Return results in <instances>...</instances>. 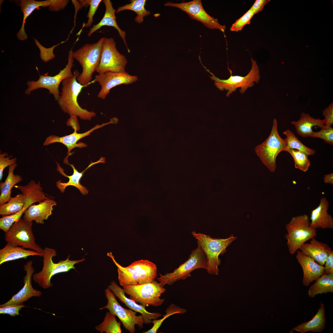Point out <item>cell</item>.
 <instances>
[{"label": "cell", "mask_w": 333, "mask_h": 333, "mask_svg": "<svg viewBox=\"0 0 333 333\" xmlns=\"http://www.w3.org/2000/svg\"><path fill=\"white\" fill-rule=\"evenodd\" d=\"M123 287L125 294L129 296L130 299L139 303L145 307L149 306H160L165 300L160 297L166 291V289L155 280L149 283H138Z\"/></svg>", "instance_id": "9"}, {"label": "cell", "mask_w": 333, "mask_h": 333, "mask_svg": "<svg viewBox=\"0 0 333 333\" xmlns=\"http://www.w3.org/2000/svg\"><path fill=\"white\" fill-rule=\"evenodd\" d=\"M23 303L12 304L0 307V314H7L11 316H14L20 314L19 311L25 307Z\"/></svg>", "instance_id": "44"}, {"label": "cell", "mask_w": 333, "mask_h": 333, "mask_svg": "<svg viewBox=\"0 0 333 333\" xmlns=\"http://www.w3.org/2000/svg\"><path fill=\"white\" fill-rule=\"evenodd\" d=\"M270 0H256L251 8L253 10L254 14L258 13L262 10L266 3L270 1Z\"/></svg>", "instance_id": "48"}, {"label": "cell", "mask_w": 333, "mask_h": 333, "mask_svg": "<svg viewBox=\"0 0 333 333\" xmlns=\"http://www.w3.org/2000/svg\"><path fill=\"white\" fill-rule=\"evenodd\" d=\"M193 236L197 240V244L204 251L207 259L206 270L211 274L217 275L219 269L218 266L220 265V255L225 253L227 247L237 238L232 235L225 239L214 238L210 235L195 231L191 232Z\"/></svg>", "instance_id": "3"}, {"label": "cell", "mask_w": 333, "mask_h": 333, "mask_svg": "<svg viewBox=\"0 0 333 333\" xmlns=\"http://www.w3.org/2000/svg\"><path fill=\"white\" fill-rule=\"evenodd\" d=\"M25 202V198L22 193L11 197L8 202L0 205V215L4 216L14 214L23 209Z\"/></svg>", "instance_id": "35"}, {"label": "cell", "mask_w": 333, "mask_h": 333, "mask_svg": "<svg viewBox=\"0 0 333 333\" xmlns=\"http://www.w3.org/2000/svg\"><path fill=\"white\" fill-rule=\"evenodd\" d=\"M104 37L92 44L87 43L73 52V56L81 66L82 72L77 80L81 84L87 86L92 79V75L96 71L99 63Z\"/></svg>", "instance_id": "4"}, {"label": "cell", "mask_w": 333, "mask_h": 333, "mask_svg": "<svg viewBox=\"0 0 333 333\" xmlns=\"http://www.w3.org/2000/svg\"><path fill=\"white\" fill-rule=\"evenodd\" d=\"M130 265L138 273L139 284L150 282L157 278V266L150 261L141 259L135 261Z\"/></svg>", "instance_id": "30"}, {"label": "cell", "mask_w": 333, "mask_h": 333, "mask_svg": "<svg viewBox=\"0 0 333 333\" xmlns=\"http://www.w3.org/2000/svg\"><path fill=\"white\" fill-rule=\"evenodd\" d=\"M21 192L25 199V202L22 210L25 212L31 205L49 198L43 191L40 182L36 183L31 180L27 185L15 186Z\"/></svg>", "instance_id": "24"}, {"label": "cell", "mask_w": 333, "mask_h": 333, "mask_svg": "<svg viewBox=\"0 0 333 333\" xmlns=\"http://www.w3.org/2000/svg\"><path fill=\"white\" fill-rule=\"evenodd\" d=\"M251 61V69L248 73L244 76H233L231 73L228 79H221L209 70H207L212 75L210 77L212 80L214 81L215 85L220 91H227L226 96L228 97L237 88H240L239 92L240 94H243L248 88L254 86L255 83H259L260 79L259 68L256 61L252 57Z\"/></svg>", "instance_id": "8"}, {"label": "cell", "mask_w": 333, "mask_h": 333, "mask_svg": "<svg viewBox=\"0 0 333 333\" xmlns=\"http://www.w3.org/2000/svg\"><path fill=\"white\" fill-rule=\"evenodd\" d=\"M164 6L181 10L186 13L191 19L201 22L210 29H217L223 32L225 31V26L220 24L217 19L211 16L206 12L200 0L183 1L180 3H174L169 1L165 3Z\"/></svg>", "instance_id": "14"}, {"label": "cell", "mask_w": 333, "mask_h": 333, "mask_svg": "<svg viewBox=\"0 0 333 333\" xmlns=\"http://www.w3.org/2000/svg\"><path fill=\"white\" fill-rule=\"evenodd\" d=\"M101 0H90L89 3V8L87 17L88 18L87 23L85 24L84 27H90L93 21V17L96 11L98 6Z\"/></svg>", "instance_id": "45"}, {"label": "cell", "mask_w": 333, "mask_h": 333, "mask_svg": "<svg viewBox=\"0 0 333 333\" xmlns=\"http://www.w3.org/2000/svg\"><path fill=\"white\" fill-rule=\"evenodd\" d=\"M286 136L285 140L286 146V150L295 149L304 152L309 155H312L315 153V150L309 148L303 144L294 134L290 130L287 129L283 132Z\"/></svg>", "instance_id": "37"}, {"label": "cell", "mask_w": 333, "mask_h": 333, "mask_svg": "<svg viewBox=\"0 0 333 333\" xmlns=\"http://www.w3.org/2000/svg\"><path fill=\"white\" fill-rule=\"evenodd\" d=\"M333 292V273H323L310 287L308 294L314 298L318 294Z\"/></svg>", "instance_id": "33"}, {"label": "cell", "mask_w": 333, "mask_h": 333, "mask_svg": "<svg viewBox=\"0 0 333 333\" xmlns=\"http://www.w3.org/2000/svg\"><path fill=\"white\" fill-rule=\"evenodd\" d=\"M73 52L72 48L68 52V62L65 67L60 70L57 75L51 76L48 75L47 73L45 74L40 75L37 81H28L27 83V88L25 92V94L29 95L32 91L36 89L45 88L49 91V93L53 95L55 100L57 101L60 95V92L59 89L60 84L64 79L73 75L72 68L74 65Z\"/></svg>", "instance_id": "10"}, {"label": "cell", "mask_w": 333, "mask_h": 333, "mask_svg": "<svg viewBox=\"0 0 333 333\" xmlns=\"http://www.w3.org/2000/svg\"><path fill=\"white\" fill-rule=\"evenodd\" d=\"M307 215L294 216L286 225L287 233L285 236L289 253L293 255L302 245L317 235L316 229L310 225Z\"/></svg>", "instance_id": "5"}, {"label": "cell", "mask_w": 333, "mask_h": 333, "mask_svg": "<svg viewBox=\"0 0 333 333\" xmlns=\"http://www.w3.org/2000/svg\"><path fill=\"white\" fill-rule=\"evenodd\" d=\"M6 153H3L0 154V180H2L3 175V172L4 169L7 166L16 163V158H10L12 157V155L9 157Z\"/></svg>", "instance_id": "43"}, {"label": "cell", "mask_w": 333, "mask_h": 333, "mask_svg": "<svg viewBox=\"0 0 333 333\" xmlns=\"http://www.w3.org/2000/svg\"><path fill=\"white\" fill-rule=\"evenodd\" d=\"M102 1L105 7L104 15L99 23L93 25L90 29L88 33V36L89 37L91 36L95 32L103 26H107L113 27L118 31L119 35L123 40L128 51L130 52V50L127 44L125 39L126 32L122 30L117 24L115 14L116 10L113 6L111 1L110 0H103Z\"/></svg>", "instance_id": "25"}, {"label": "cell", "mask_w": 333, "mask_h": 333, "mask_svg": "<svg viewBox=\"0 0 333 333\" xmlns=\"http://www.w3.org/2000/svg\"><path fill=\"white\" fill-rule=\"evenodd\" d=\"M296 258L303 271V284L308 286L323 273L324 266L307 256L299 249L296 252Z\"/></svg>", "instance_id": "19"}, {"label": "cell", "mask_w": 333, "mask_h": 333, "mask_svg": "<svg viewBox=\"0 0 333 333\" xmlns=\"http://www.w3.org/2000/svg\"><path fill=\"white\" fill-rule=\"evenodd\" d=\"M254 15L253 10L250 8L233 23L230 27L231 31L237 32L241 31L244 26L250 23L251 19Z\"/></svg>", "instance_id": "40"}, {"label": "cell", "mask_w": 333, "mask_h": 333, "mask_svg": "<svg viewBox=\"0 0 333 333\" xmlns=\"http://www.w3.org/2000/svg\"><path fill=\"white\" fill-rule=\"evenodd\" d=\"M55 0H47L38 1L34 0H22L20 1L21 9L23 14V20L22 26L18 32L17 37L22 41L25 40L28 36L25 31V23L27 18L35 9H39V7L49 6V10L51 11L55 4Z\"/></svg>", "instance_id": "26"}, {"label": "cell", "mask_w": 333, "mask_h": 333, "mask_svg": "<svg viewBox=\"0 0 333 333\" xmlns=\"http://www.w3.org/2000/svg\"><path fill=\"white\" fill-rule=\"evenodd\" d=\"M68 39L64 41H62L58 44L53 46L51 47L48 48H45L42 46L36 39H34V40L35 44L40 50V56L41 59L44 62H47L50 60L53 59L55 57V56L53 53V50L54 48L60 44L66 42Z\"/></svg>", "instance_id": "42"}, {"label": "cell", "mask_w": 333, "mask_h": 333, "mask_svg": "<svg viewBox=\"0 0 333 333\" xmlns=\"http://www.w3.org/2000/svg\"><path fill=\"white\" fill-rule=\"evenodd\" d=\"M326 323L324 306L323 303L321 302L320 307L317 313L311 320L298 325L289 332L292 333L294 330L301 333H304L309 331L321 332L325 328Z\"/></svg>", "instance_id": "29"}, {"label": "cell", "mask_w": 333, "mask_h": 333, "mask_svg": "<svg viewBox=\"0 0 333 333\" xmlns=\"http://www.w3.org/2000/svg\"><path fill=\"white\" fill-rule=\"evenodd\" d=\"M127 63L125 56L117 50L114 39L104 38L100 61L96 70L98 74L107 72H125Z\"/></svg>", "instance_id": "12"}, {"label": "cell", "mask_w": 333, "mask_h": 333, "mask_svg": "<svg viewBox=\"0 0 333 333\" xmlns=\"http://www.w3.org/2000/svg\"><path fill=\"white\" fill-rule=\"evenodd\" d=\"M322 114L324 117L326 127L332 126L333 123V103H330L323 111Z\"/></svg>", "instance_id": "46"}, {"label": "cell", "mask_w": 333, "mask_h": 333, "mask_svg": "<svg viewBox=\"0 0 333 333\" xmlns=\"http://www.w3.org/2000/svg\"><path fill=\"white\" fill-rule=\"evenodd\" d=\"M207 259L204 251L199 245L195 249L192 251L188 259L172 272L166 273L164 275L159 273L160 276L156 278L163 286L168 284L171 285L180 280H184L191 276V273L199 269H206Z\"/></svg>", "instance_id": "7"}, {"label": "cell", "mask_w": 333, "mask_h": 333, "mask_svg": "<svg viewBox=\"0 0 333 333\" xmlns=\"http://www.w3.org/2000/svg\"><path fill=\"white\" fill-rule=\"evenodd\" d=\"M32 226V221L20 219L5 232V240L13 245L42 253L43 249L36 242Z\"/></svg>", "instance_id": "11"}, {"label": "cell", "mask_w": 333, "mask_h": 333, "mask_svg": "<svg viewBox=\"0 0 333 333\" xmlns=\"http://www.w3.org/2000/svg\"><path fill=\"white\" fill-rule=\"evenodd\" d=\"M108 256L112 260L117 269L118 279L120 285L123 287L138 283L139 275L137 271L130 265L123 267L118 263L111 252H108Z\"/></svg>", "instance_id": "32"}, {"label": "cell", "mask_w": 333, "mask_h": 333, "mask_svg": "<svg viewBox=\"0 0 333 333\" xmlns=\"http://www.w3.org/2000/svg\"><path fill=\"white\" fill-rule=\"evenodd\" d=\"M118 121V119L117 117H113L111 118L108 122L101 125H96L89 130L82 133H77L76 131L78 130V128L76 126H73L72 128L74 130V131L72 133L61 137L54 135H50L46 138L43 145V146H47L53 143L58 142L65 145L68 149V152L67 155L64 158V162L67 164L69 162L68 158L72 154L71 151L73 149L76 147L81 148L87 146V145L83 142H80L77 143L80 139L89 135L91 132L98 129L110 124H117Z\"/></svg>", "instance_id": "15"}, {"label": "cell", "mask_w": 333, "mask_h": 333, "mask_svg": "<svg viewBox=\"0 0 333 333\" xmlns=\"http://www.w3.org/2000/svg\"><path fill=\"white\" fill-rule=\"evenodd\" d=\"M116 315L110 312H107L104 321L95 327V329L101 333H121V323L118 322Z\"/></svg>", "instance_id": "36"}, {"label": "cell", "mask_w": 333, "mask_h": 333, "mask_svg": "<svg viewBox=\"0 0 333 333\" xmlns=\"http://www.w3.org/2000/svg\"><path fill=\"white\" fill-rule=\"evenodd\" d=\"M186 309L181 308L173 303L171 304L166 308L165 314L163 315L162 318L160 319H154L152 321L153 325L149 330L143 333H156L161 325L163 321L169 316L177 313L184 314L187 312Z\"/></svg>", "instance_id": "39"}, {"label": "cell", "mask_w": 333, "mask_h": 333, "mask_svg": "<svg viewBox=\"0 0 333 333\" xmlns=\"http://www.w3.org/2000/svg\"><path fill=\"white\" fill-rule=\"evenodd\" d=\"M291 123L294 126L297 133L302 137H310L314 132L313 127L317 126L321 129L325 127L324 119H315L304 112L301 113L298 121H292Z\"/></svg>", "instance_id": "28"}, {"label": "cell", "mask_w": 333, "mask_h": 333, "mask_svg": "<svg viewBox=\"0 0 333 333\" xmlns=\"http://www.w3.org/2000/svg\"><path fill=\"white\" fill-rule=\"evenodd\" d=\"M17 165L16 163L9 166L8 174L5 181L0 183V205L6 203L10 200L11 197L12 188L23 180L20 175H15L14 173Z\"/></svg>", "instance_id": "31"}, {"label": "cell", "mask_w": 333, "mask_h": 333, "mask_svg": "<svg viewBox=\"0 0 333 333\" xmlns=\"http://www.w3.org/2000/svg\"><path fill=\"white\" fill-rule=\"evenodd\" d=\"M32 264V261H29L24 265L23 268L26 274L23 278L24 283L23 287L9 300L4 304L1 305L0 307L23 303L32 297H39L42 296V292L39 290L34 289L32 286L31 278L35 271Z\"/></svg>", "instance_id": "17"}, {"label": "cell", "mask_w": 333, "mask_h": 333, "mask_svg": "<svg viewBox=\"0 0 333 333\" xmlns=\"http://www.w3.org/2000/svg\"><path fill=\"white\" fill-rule=\"evenodd\" d=\"M285 151L289 153L293 158L296 168L303 172L308 170L311 164L308 158V154L304 152L292 149H287Z\"/></svg>", "instance_id": "38"}, {"label": "cell", "mask_w": 333, "mask_h": 333, "mask_svg": "<svg viewBox=\"0 0 333 333\" xmlns=\"http://www.w3.org/2000/svg\"><path fill=\"white\" fill-rule=\"evenodd\" d=\"M138 80L137 76L130 75L125 72H107L97 75L95 76L94 81L98 83L101 87L97 97L104 100L110 90L115 87L121 84H130Z\"/></svg>", "instance_id": "16"}, {"label": "cell", "mask_w": 333, "mask_h": 333, "mask_svg": "<svg viewBox=\"0 0 333 333\" xmlns=\"http://www.w3.org/2000/svg\"><path fill=\"white\" fill-rule=\"evenodd\" d=\"M286 146L285 139L280 136L278 122L274 118L270 133L265 141L255 148L256 154L269 171L274 172L276 168V158L278 154L286 151Z\"/></svg>", "instance_id": "6"}, {"label": "cell", "mask_w": 333, "mask_h": 333, "mask_svg": "<svg viewBox=\"0 0 333 333\" xmlns=\"http://www.w3.org/2000/svg\"><path fill=\"white\" fill-rule=\"evenodd\" d=\"M42 253L43 261L42 269L40 272L33 274L32 279L44 289L53 286L51 281L53 276L58 273L68 272L72 269H75V264L82 262L85 260L83 258L78 260H71L69 259V255L66 259L55 263L52 259L57 254L55 249L46 247L43 249Z\"/></svg>", "instance_id": "2"}, {"label": "cell", "mask_w": 333, "mask_h": 333, "mask_svg": "<svg viewBox=\"0 0 333 333\" xmlns=\"http://www.w3.org/2000/svg\"><path fill=\"white\" fill-rule=\"evenodd\" d=\"M319 131L313 132L310 137L317 138L323 140L327 143L333 145V128L332 126L321 129Z\"/></svg>", "instance_id": "41"}, {"label": "cell", "mask_w": 333, "mask_h": 333, "mask_svg": "<svg viewBox=\"0 0 333 333\" xmlns=\"http://www.w3.org/2000/svg\"><path fill=\"white\" fill-rule=\"evenodd\" d=\"M310 240V243H304L299 249L318 264L323 265L329 255L333 251L327 244L319 241L315 237Z\"/></svg>", "instance_id": "23"}, {"label": "cell", "mask_w": 333, "mask_h": 333, "mask_svg": "<svg viewBox=\"0 0 333 333\" xmlns=\"http://www.w3.org/2000/svg\"><path fill=\"white\" fill-rule=\"evenodd\" d=\"M324 264L323 273H333V252L329 255Z\"/></svg>", "instance_id": "47"}, {"label": "cell", "mask_w": 333, "mask_h": 333, "mask_svg": "<svg viewBox=\"0 0 333 333\" xmlns=\"http://www.w3.org/2000/svg\"><path fill=\"white\" fill-rule=\"evenodd\" d=\"M328 201L325 197H322L319 206L311 211L310 226L316 229L333 228V218L328 212Z\"/></svg>", "instance_id": "22"}, {"label": "cell", "mask_w": 333, "mask_h": 333, "mask_svg": "<svg viewBox=\"0 0 333 333\" xmlns=\"http://www.w3.org/2000/svg\"><path fill=\"white\" fill-rule=\"evenodd\" d=\"M105 162V158L101 157L98 161L94 162H92L88 166L81 172H79L75 168L73 164H70L68 162L67 165L71 166L73 170V174L70 176H68L66 175L64 172V170L60 166V164L56 162L57 171L62 175L67 177L69 179L68 182L66 183L62 182L60 180H58L56 183L57 187L62 193L64 192L65 190L67 187L69 186H73L78 189L82 195H87L88 193V190L86 187L81 185L80 183V180L83 176L84 172L93 165L100 163H104Z\"/></svg>", "instance_id": "20"}, {"label": "cell", "mask_w": 333, "mask_h": 333, "mask_svg": "<svg viewBox=\"0 0 333 333\" xmlns=\"http://www.w3.org/2000/svg\"><path fill=\"white\" fill-rule=\"evenodd\" d=\"M80 74L79 72L76 70L72 76L62 81L61 92L57 101L62 110L70 116L74 115L82 120H90L96 115V113L82 108L77 101L79 94L85 87L77 80Z\"/></svg>", "instance_id": "1"}, {"label": "cell", "mask_w": 333, "mask_h": 333, "mask_svg": "<svg viewBox=\"0 0 333 333\" xmlns=\"http://www.w3.org/2000/svg\"><path fill=\"white\" fill-rule=\"evenodd\" d=\"M108 288L113 293L119 301L130 309L140 313L143 318L144 324H149L152 323L153 320L157 319L162 315L159 313L148 311L142 305H139L134 300L127 297L123 289L118 286L114 281H112L111 282Z\"/></svg>", "instance_id": "18"}, {"label": "cell", "mask_w": 333, "mask_h": 333, "mask_svg": "<svg viewBox=\"0 0 333 333\" xmlns=\"http://www.w3.org/2000/svg\"><path fill=\"white\" fill-rule=\"evenodd\" d=\"M56 202L50 198L39 202L37 204L32 205L24 212L23 219L29 221H35L37 224H43L52 214L53 207Z\"/></svg>", "instance_id": "21"}, {"label": "cell", "mask_w": 333, "mask_h": 333, "mask_svg": "<svg viewBox=\"0 0 333 333\" xmlns=\"http://www.w3.org/2000/svg\"><path fill=\"white\" fill-rule=\"evenodd\" d=\"M105 293L107 303L105 306L100 308V310L108 309L109 312L118 318L124 327L130 333L135 332L136 325L141 328H143L144 321L141 315L137 316L135 311L122 306L116 300L113 293L108 288L105 290Z\"/></svg>", "instance_id": "13"}, {"label": "cell", "mask_w": 333, "mask_h": 333, "mask_svg": "<svg viewBox=\"0 0 333 333\" xmlns=\"http://www.w3.org/2000/svg\"><path fill=\"white\" fill-rule=\"evenodd\" d=\"M130 1V3L118 7L116 13H118L125 10L134 11L137 14L134 19L135 21L139 24L142 23L143 22L144 18L150 14V12L147 10L145 7L146 0H132Z\"/></svg>", "instance_id": "34"}, {"label": "cell", "mask_w": 333, "mask_h": 333, "mask_svg": "<svg viewBox=\"0 0 333 333\" xmlns=\"http://www.w3.org/2000/svg\"><path fill=\"white\" fill-rule=\"evenodd\" d=\"M42 256V253L20 246H15L7 243L0 250V265L6 262L21 258H26L30 256Z\"/></svg>", "instance_id": "27"}, {"label": "cell", "mask_w": 333, "mask_h": 333, "mask_svg": "<svg viewBox=\"0 0 333 333\" xmlns=\"http://www.w3.org/2000/svg\"><path fill=\"white\" fill-rule=\"evenodd\" d=\"M323 179L325 183L330 184L333 185V173H331L329 174L324 175Z\"/></svg>", "instance_id": "49"}]
</instances>
